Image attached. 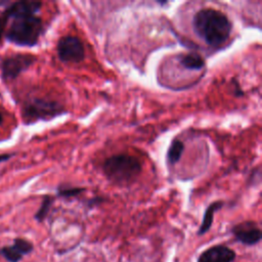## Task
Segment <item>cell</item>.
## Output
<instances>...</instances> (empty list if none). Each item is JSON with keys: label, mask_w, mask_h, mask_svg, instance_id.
Returning a JSON list of instances; mask_svg holds the SVG:
<instances>
[{"label": "cell", "mask_w": 262, "mask_h": 262, "mask_svg": "<svg viewBox=\"0 0 262 262\" xmlns=\"http://www.w3.org/2000/svg\"><path fill=\"white\" fill-rule=\"evenodd\" d=\"M194 33L208 45L220 46L230 36L232 25L221 11L204 8L199 10L192 18Z\"/></svg>", "instance_id": "1"}, {"label": "cell", "mask_w": 262, "mask_h": 262, "mask_svg": "<svg viewBox=\"0 0 262 262\" xmlns=\"http://www.w3.org/2000/svg\"><path fill=\"white\" fill-rule=\"evenodd\" d=\"M142 169L140 161L128 154H118L107 158L102 165L105 177L113 183L124 185L135 180Z\"/></svg>", "instance_id": "2"}, {"label": "cell", "mask_w": 262, "mask_h": 262, "mask_svg": "<svg viewBox=\"0 0 262 262\" xmlns=\"http://www.w3.org/2000/svg\"><path fill=\"white\" fill-rule=\"evenodd\" d=\"M6 32V39L19 46H34L44 31L43 21L39 16L28 15L12 18Z\"/></svg>", "instance_id": "3"}, {"label": "cell", "mask_w": 262, "mask_h": 262, "mask_svg": "<svg viewBox=\"0 0 262 262\" xmlns=\"http://www.w3.org/2000/svg\"><path fill=\"white\" fill-rule=\"evenodd\" d=\"M66 110L56 101L33 98L26 102L21 110L23 119L27 124L34 123L39 120H50L56 116L64 114Z\"/></svg>", "instance_id": "4"}, {"label": "cell", "mask_w": 262, "mask_h": 262, "mask_svg": "<svg viewBox=\"0 0 262 262\" xmlns=\"http://www.w3.org/2000/svg\"><path fill=\"white\" fill-rule=\"evenodd\" d=\"M57 55L63 62H80L85 57V48L82 41L75 36L61 37L56 46Z\"/></svg>", "instance_id": "5"}, {"label": "cell", "mask_w": 262, "mask_h": 262, "mask_svg": "<svg viewBox=\"0 0 262 262\" xmlns=\"http://www.w3.org/2000/svg\"><path fill=\"white\" fill-rule=\"evenodd\" d=\"M36 56L31 54L17 53L5 57L0 64L2 78L5 81H10L19 76L20 73L28 70L35 61Z\"/></svg>", "instance_id": "6"}, {"label": "cell", "mask_w": 262, "mask_h": 262, "mask_svg": "<svg viewBox=\"0 0 262 262\" xmlns=\"http://www.w3.org/2000/svg\"><path fill=\"white\" fill-rule=\"evenodd\" d=\"M231 233L237 242L246 246L257 245L262 238L261 229L255 221H244L234 225Z\"/></svg>", "instance_id": "7"}, {"label": "cell", "mask_w": 262, "mask_h": 262, "mask_svg": "<svg viewBox=\"0 0 262 262\" xmlns=\"http://www.w3.org/2000/svg\"><path fill=\"white\" fill-rule=\"evenodd\" d=\"M235 259V252L223 245H216L204 251L198 262H233Z\"/></svg>", "instance_id": "8"}, {"label": "cell", "mask_w": 262, "mask_h": 262, "mask_svg": "<svg viewBox=\"0 0 262 262\" xmlns=\"http://www.w3.org/2000/svg\"><path fill=\"white\" fill-rule=\"evenodd\" d=\"M42 3L39 1H30V0H23L16 1L10 4L4 11L7 15L8 19L20 17V16H28V15H36V13L40 10Z\"/></svg>", "instance_id": "9"}, {"label": "cell", "mask_w": 262, "mask_h": 262, "mask_svg": "<svg viewBox=\"0 0 262 262\" xmlns=\"http://www.w3.org/2000/svg\"><path fill=\"white\" fill-rule=\"evenodd\" d=\"M224 203L222 201H216V202H213L211 203L208 208L206 209L205 211V214H204V217H203V220H202V223H201V226L198 230V234L199 235H203L205 234L212 226V223H213V219H214V215L215 213L221 209L223 207Z\"/></svg>", "instance_id": "10"}, {"label": "cell", "mask_w": 262, "mask_h": 262, "mask_svg": "<svg viewBox=\"0 0 262 262\" xmlns=\"http://www.w3.org/2000/svg\"><path fill=\"white\" fill-rule=\"evenodd\" d=\"M178 61L184 69L190 71H199L205 67V60L203 57L193 52L179 55Z\"/></svg>", "instance_id": "11"}, {"label": "cell", "mask_w": 262, "mask_h": 262, "mask_svg": "<svg viewBox=\"0 0 262 262\" xmlns=\"http://www.w3.org/2000/svg\"><path fill=\"white\" fill-rule=\"evenodd\" d=\"M183 151H184V143L179 139L173 140L167 151L168 163L170 165H175L180 160Z\"/></svg>", "instance_id": "12"}, {"label": "cell", "mask_w": 262, "mask_h": 262, "mask_svg": "<svg viewBox=\"0 0 262 262\" xmlns=\"http://www.w3.org/2000/svg\"><path fill=\"white\" fill-rule=\"evenodd\" d=\"M0 254L8 261V262H18L23 258V254L20 251L14 246H6L0 249Z\"/></svg>", "instance_id": "13"}, {"label": "cell", "mask_w": 262, "mask_h": 262, "mask_svg": "<svg viewBox=\"0 0 262 262\" xmlns=\"http://www.w3.org/2000/svg\"><path fill=\"white\" fill-rule=\"evenodd\" d=\"M52 203H53V198L51 195H44V198L42 200V203H41V206L35 214V219L37 221L42 222L46 218Z\"/></svg>", "instance_id": "14"}, {"label": "cell", "mask_w": 262, "mask_h": 262, "mask_svg": "<svg viewBox=\"0 0 262 262\" xmlns=\"http://www.w3.org/2000/svg\"><path fill=\"white\" fill-rule=\"evenodd\" d=\"M85 191L84 187L77 186H59L57 189V195L64 199H70L74 196H78L80 193Z\"/></svg>", "instance_id": "15"}, {"label": "cell", "mask_w": 262, "mask_h": 262, "mask_svg": "<svg viewBox=\"0 0 262 262\" xmlns=\"http://www.w3.org/2000/svg\"><path fill=\"white\" fill-rule=\"evenodd\" d=\"M13 245L20 251V253L23 255H27L33 251L32 243H30L29 241H27L25 238H20V237L15 238L13 241Z\"/></svg>", "instance_id": "16"}, {"label": "cell", "mask_w": 262, "mask_h": 262, "mask_svg": "<svg viewBox=\"0 0 262 262\" xmlns=\"http://www.w3.org/2000/svg\"><path fill=\"white\" fill-rule=\"evenodd\" d=\"M7 20H8V17H7V15L3 12V13L0 15V43H1V40H2V37H3V34H4V29H5V26H6Z\"/></svg>", "instance_id": "17"}, {"label": "cell", "mask_w": 262, "mask_h": 262, "mask_svg": "<svg viewBox=\"0 0 262 262\" xmlns=\"http://www.w3.org/2000/svg\"><path fill=\"white\" fill-rule=\"evenodd\" d=\"M11 156L12 155H10V154H2V155H0V163L8 161L11 158Z\"/></svg>", "instance_id": "18"}, {"label": "cell", "mask_w": 262, "mask_h": 262, "mask_svg": "<svg viewBox=\"0 0 262 262\" xmlns=\"http://www.w3.org/2000/svg\"><path fill=\"white\" fill-rule=\"evenodd\" d=\"M2 121H3V117H2V114H1V112H0V125H1Z\"/></svg>", "instance_id": "19"}]
</instances>
